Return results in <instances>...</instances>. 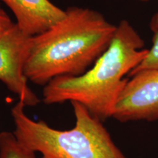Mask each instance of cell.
<instances>
[{"label":"cell","instance_id":"obj_1","mask_svg":"<svg viewBox=\"0 0 158 158\" xmlns=\"http://www.w3.org/2000/svg\"><path fill=\"white\" fill-rule=\"evenodd\" d=\"M116 30L100 12L68 7L59 22L32 37L26 77L45 86L59 76H81L106 51Z\"/></svg>","mask_w":158,"mask_h":158},{"label":"cell","instance_id":"obj_2","mask_svg":"<svg viewBox=\"0 0 158 158\" xmlns=\"http://www.w3.org/2000/svg\"><path fill=\"white\" fill-rule=\"evenodd\" d=\"M144 41L127 20L116 26L111 43L93 67L78 76H59L43 89L47 105L81 103L101 122L112 117L116 103L130 73L147 56Z\"/></svg>","mask_w":158,"mask_h":158},{"label":"cell","instance_id":"obj_3","mask_svg":"<svg viewBox=\"0 0 158 158\" xmlns=\"http://www.w3.org/2000/svg\"><path fill=\"white\" fill-rule=\"evenodd\" d=\"M76 118L74 127L60 130L43 121H35L19 101L11 108L13 133L26 147L42 158H127L114 143L102 122L83 105L70 102Z\"/></svg>","mask_w":158,"mask_h":158},{"label":"cell","instance_id":"obj_4","mask_svg":"<svg viewBox=\"0 0 158 158\" xmlns=\"http://www.w3.org/2000/svg\"><path fill=\"white\" fill-rule=\"evenodd\" d=\"M31 40L32 37L24 34L15 23L0 35V81L29 107L40 101L29 87L24 73Z\"/></svg>","mask_w":158,"mask_h":158},{"label":"cell","instance_id":"obj_5","mask_svg":"<svg viewBox=\"0 0 158 158\" xmlns=\"http://www.w3.org/2000/svg\"><path fill=\"white\" fill-rule=\"evenodd\" d=\"M119 94L112 118L120 122L158 119V69L135 73Z\"/></svg>","mask_w":158,"mask_h":158},{"label":"cell","instance_id":"obj_6","mask_svg":"<svg viewBox=\"0 0 158 158\" xmlns=\"http://www.w3.org/2000/svg\"><path fill=\"white\" fill-rule=\"evenodd\" d=\"M13 12L19 28L29 37L42 34L59 22L65 10L50 0H2Z\"/></svg>","mask_w":158,"mask_h":158},{"label":"cell","instance_id":"obj_7","mask_svg":"<svg viewBox=\"0 0 158 158\" xmlns=\"http://www.w3.org/2000/svg\"><path fill=\"white\" fill-rule=\"evenodd\" d=\"M35 153L24 147L13 132H0V158H36Z\"/></svg>","mask_w":158,"mask_h":158},{"label":"cell","instance_id":"obj_8","mask_svg":"<svg viewBox=\"0 0 158 158\" xmlns=\"http://www.w3.org/2000/svg\"><path fill=\"white\" fill-rule=\"evenodd\" d=\"M150 28L153 32L152 46L148 51L145 59L130 72L129 76L135 73L149 69H158V11L152 19Z\"/></svg>","mask_w":158,"mask_h":158},{"label":"cell","instance_id":"obj_9","mask_svg":"<svg viewBox=\"0 0 158 158\" xmlns=\"http://www.w3.org/2000/svg\"><path fill=\"white\" fill-rule=\"evenodd\" d=\"M13 21L0 5V35L13 25Z\"/></svg>","mask_w":158,"mask_h":158},{"label":"cell","instance_id":"obj_10","mask_svg":"<svg viewBox=\"0 0 158 158\" xmlns=\"http://www.w3.org/2000/svg\"><path fill=\"white\" fill-rule=\"evenodd\" d=\"M135 1H140V2H147L149 0H135Z\"/></svg>","mask_w":158,"mask_h":158}]
</instances>
